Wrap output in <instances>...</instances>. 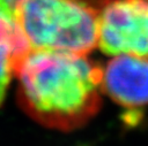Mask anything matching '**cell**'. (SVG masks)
<instances>
[{"instance_id": "obj_1", "label": "cell", "mask_w": 148, "mask_h": 146, "mask_svg": "<svg viewBox=\"0 0 148 146\" xmlns=\"http://www.w3.org/2000/svg\"><path fill=\"white\" fill-rule=\"evenodd\" d=\"M14 75L21 106L46 126L74 129L101 107L103 69L86 54L30 48L14 64Z\"/></svg>"}, {"instance_id": "obj_2", "label": "cell", "mask_w": 148, "mask_h": 146, "mask_svg": "<svg viewBox=\"0 0 148 146\" xmlns=\"http://www.w3.org/2000/svg\"><path fill=\"white\" fill-rule=\"evenodd\" d=\"M101 11L88 0H21L15 14L31 48L87 55L98 46Z\"/></svg>"}, {"instance_id": "obj_3", "label": "cell", "mask_w": 148, "mask_h": 146, "mask_svg": "<svg viewBox=\"0 0 148 146\" xmlns=\"http://www.w3.org/2000/svg\"><path fill=\"white\" fill-rule=\"evenodd\" d=\"M98 47L148 59V0H110L99 14Z\"/></svg>"}, {"instance_id": "obj_4", "label": "cell", "mask_w": 148, "mask_h": 146, "mask_svg": "<svg viewBox=\"0 0 148 146\" xmlns=\"http://www.w3.org/2000/svg\"><path fill=\"white\" fill-rule=\"evenodd\" d=\"M102 90L128 109L148 105V59L132 54L113 55L103 69Z\"/></svg>"}, {"instance_id": "obj_5", "label": "cell", "mask_w": 148, "mask_h": 146, "mask_svg": "<svg viewBox=\"0 0 148 146\" xmlns=\"http://www.w3.org/2000/svg\"><path fill=\"white\" fill-rule=\"evenodd\" d=\"M13 75L14 68L12 59L7 54L0 52V105L5 99L6 91Z\"/></svg>"}, {"instance_id": "obj_6", "label": "cell", "mask_w": 148, "mask_h": 146, "mask_svg": "<svg viewBox=\"0 0 148 146\" xmlns=\"http://www.w3.org/2000/svg\"><path fill=\"white\" fill-rule=\"evenodd\" d=\"M7 5H8V7H10L14 11L16 10V7H17V5H18V2L21 1V0H3ZM16 15V14H15Z\"/></svg>"}]
</instances>
